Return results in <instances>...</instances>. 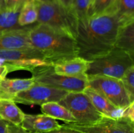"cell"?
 I'll return each instance as SVG.
<instances>
[{
	"label": "cell",
	"instance_id": "cell-1",
	"mask_svg": "<svg viewBox=\"0 0 134 133\" xmlns=\"http://www.w3.org/2000/svg\"><path fill=\"white\" fill-rule=\"evenodd\" d=\"M120 26L115 13L99 14L79 20L75 37L78 56L92 61L109 53L115 48Z\"/></svg>",
	"mask_w": 134,
	"mask_h": 133
},
{
	"label": "cell",
	"instance_id": "cell-2",
	"mask_svg": "<svg viewBox=\"0 0 134 133\" xmlns=\"http://www.w3.org/2000/svg\"><path fill=\"white\" fill-rule=\"evenodd\" d=\"M31 46L43 55L51 65L78 56L75 39L45 25L35 23L28 31Z\"/></svg>",
	"mask_w": 134,
	"mask_h": 133
},
{
	"label": "cell",
	"instance_id": "cell-3",
	"mask_svg": "<svg viewBox=\"0 0 134 133\" xmlns=\"http://www.w3.org/2000/svg\"><path fill=\"white\" fill-rule=\"evenodd\" d=\"M37 23L45 25L75 39L78 20L71 8L56 0H37Z\"/></svg>",
	"mask_w": 134,
	"mask_h": 133
},
{
	"label": "cell",
	"instance_id": "cell-4",
	"mask_svg": "<svg viewBox=\"0 0 134 133\" xmlns=\"http://www.w3.org/2000/svg\"><path fill=\"white\" fill-rule=\"evenodd\" d=\"M133 65V56L115 48L107 54L90 61L86 74L120 79L124 72Z\"/></svg>",
	"mask_w": 134,
	"mask_h": 133
},
{
	"label": "cell",
	"instance_id": "cell-5",
	"mask_svg": "<svg viewBox=\"0 0 134 133\" xmlns=\"http://www.w3.org/2000/svg\"><path fill=\"white\" fill-rule=\"evenodd\" d=\"M35 82L68 92H82L88 86V76L71 77L60 75L54 72L52 65H43L30 71Z\"/></svg>",
	"mask_w": 134,
	"mask_h": 133
},
{
	"label": "cell",
	"instance_id": "cell-6",
	"mask_svg": "<svg viewBox=\"0 0 134 133\" xmlns=\"http://www.w3.org/2000/svg\"><path fill=\"white\" fill-rule=\"evenodd\" d=\"M58 102L67 108L77 123L81 125L94 123L103 117L83 92H69Z\"/></svg>",
	"mask_w": 134,
	"mask_h": 133
},
{
	"label": "cell",
	"instance_id": "cell-7",
	"mask_svg": "<svg viewBox=\"0 0 134 133\" xmlns=\"http://www.w3.org/2000/svg\"><path fill=\"white\" fill-rule=\"evenodd\" d=\"M88 86L117 108H124L132 102L120 79L103 76H88Z\"/></svg>",
	"mask_w": 134,
	"mask_h": 133
},
{
	"label": "cell",
	"instance_id": "cell-8",
	"mask_svg": "<svg viewBox=\"0 0 134 133\" xmlns=\"http://www.w3.org/2000/svg\"><path fill=\"white\" fill-rule=\"evenodd\" d=\"M0 59H3V65L10 69L15 70H28L43 65H51L43 55L34 47L24 49L6 50L0 51Z\"/></svg>",
	"mask_w": 134,
	"mask_h": 133
},
{
	"label": "cell",
	"instance_id": "cell-9",
	"mask_svg": "<svg viewBox=\"0 0 134 133\" xmlns=\"http://www.w3.org/2000/svg\"><path fill=\"white\" fill-rule=\"evenodd\" d=\"M62 125L81 133H134V123L124 118L112 119L103 116L99 121L88 125L65 123Z\"/></svg>",
	"mask_w": 134,
	"mask_h": 133
},
{
	"label": "cell",
	"instance_id": "cell-10",
	"mask_svg": "<svg viewBox=\"0 0 134 133\" xmlns=\"http://www.w3.org/2000/svg\"><path fill=\"white\" fill-rule=\"evenodd\" d=\"M68 91L35 83L27 89L18 93L13 100L27 105H42L51 102H59Z\"/></svg>",
	"mask_w": 134,
	"mask_h": 133
},
{
	"label": "cell",
	"instance_id": "cell-11",
	"mask_svg": "<svg viewBox=\"0 0 134 133\" xmlns=\"http://www.w3.org/2000/svg\"><path fill=\"white\" fill-rule=\"evenodd\" d=\"M33 25L0 33V51L32 48L28 31Z\"/></svg>",
	"mask_w": 134,
	"mask_h": 133
},
{
	"label": "cell",
	"instance_id": "cell-12",
	"mask_svg": "<svg viewBox=\"0 0 134 133\" xmlns=\"http://www.w3.org/2000/svg\"><path fill=\"white\" fill-rule=\"evenodd\" d=\"M21 127L28 132L44 133L62 128L55 119L42 113L32 115L25 113Z\"/></svg>",
	"mask_w": 134,
	"mask_h": 133
},
{
	"label": "cell",
	"instance_id": "cell-13",
	"mask_svg": "<svg viewBox=\"0 0 134 133\" xmlns=\"http://www.w3.org/2000/svg\"><path fill=\"white\" fill-rule=\"evenodd\" d=\"M82 92L89 98L96 109L104 117L112 119L122 118L123 112L125 108L115 106L103 95L88 86Z\"/></svg>",
	"mask_w": 134,
	"mask_h": 133
},
{
	"label": "cell",
	"instance_id": "cell-14",
	"mask_svg": "<svg viewBox=\"0 0 134 133\" xmlns=\"http://www.w3.org/2000/svg\"><path fill=\"white\" fill-rule=\"evenodd\" d=\"M90 61L80 56L71 57L53 64L54 72L60 75L71 77L87 76L86 72L89 67Z\"/></svg>",
	"mask_w": 134,
	"mask_h": 133
},
{
	"label": "cell",
	"instance_id": "cell-15",
	"mask_svg": "<svg viewBox=\"0 0 134 133\" xmlns=\"http://www.w3.org/2000/svg\"><path fill=\"white\" fill-rule=\"evenodd\" d=\"M35 80L31 78H4L0 81V99H11L18 93L27 89L35 84Z\"/></svg>",
	"mask_w": 134,
	"mask_h": 133
},
{
	"label": "cell",
	"instance_id": "cell-16",
	"mask_svg": "<svg viewBox=\"0 0 134 133\" xmlns=\"http://www.w3.org/2000/svg\"><path fill=\"white\" fill-rule=\"evenodd\" d=\"M25 113L11 99H0V119L16 126H20Z\"/></svg>",
	"mask_w": 134,
	"mask_h": 133
},
{
	"label": "cell",
	"instance_id": "cell-17",
	"mask_svg": "<svg viewBox=\"0 0 134 133\" xmlns=\"http://www.w3.org/2000/svg\"><path fill=\"white\" fill-rule=\"evenodd\" d=\"M115 48L134 56V22L119 26Z\"/></svg>",
	"mask_w": 134,
	"mask_h": 133
},
{
	"label": "cell",
	"instance_id": "cell-18",
	"mask_svg": "<svg viewBox=\"0 0 134 133\" xmlns=\"http://www.w3.org/2000/svg\"><path fill=\"white\" fill-rule=\"evenodd\" d=\"M41 112L55 119H60L65 123H77L74 116L67 108L58 102H51L41 105Z\"/></svg>",
	"mask_w": 134,
	"mask_h": 133
},
{
	"label": "cell",
	"instance_id": "cell-19",
	"mask_svg": "<svg viewBox=\"0 0 134 133\" xmlns=\"http://www.w3.org/2000/svg\"><path fill=\"white\" fill-rule=\"evenodd\" d=\"M37 0H26L20 10L18 25L26 27L37 23Z\"/></svg>",
	"mask_w": 134,
	"mask_h": 133
},
{
	"label": "cell",
	"instance_id": "cell-20",
	"mask_svg": "<svg viewBox=\"0 0 134 133\" xmlns=\"http://www.w3.org/2000/svg\"><path fill=\"white\" fill-rule=\"evenodd\" d=\"M118 3L119 0H92L89 8L88 17L109 13L116 14Z\"/></svg>",
	"mask_w": 134,
	"mask_h": 133
},
{
	"label": "cell",
	"instance_id": "cell-21",
	"mask_svg": "<svg viewBox=\"0 0 134 133\" xmlns=\"http://www.w3.org/2000/svg\"><path fill=\"white\" fill-rule=\"evenodd\" d=\"M20 10L5 9L0 12V33L24 27H20L18 23Z\"/></svg>",
	"mask_w": 134,
	"mask_h": 133
},
{
	"label": "cell",
	"instance_id": "cell-22",
	"mask_svg": "<svg viewBox=\"0 0 134 133\" xmlns=\"http://www.w3.org/2000/svg\"><path fill=\"white\" fill-rule=\"evenodd\" d=\"M120 25L134 22V0H119L116 13Z\"/></svg>",
	"mask_w": 134,
	"mask_h": 133
},
{
	"label": "cell",
	"instance_id": "cell-23",
	"mask_svg": "<svg viewBox=\"0 0 134 133\" xmlns=\"http://www.w3.org/2000/svg\"><path fill=\"white\" fill-rule=\"evenodd\" d=\"M92 0H73L70 8L79 20L88 18L89 8Z\"/></svg>",
	"mask_w": 134,
	"mask_h": 133
},
{
	"label": "cell",
	"instance_id": "cell-24",
	"mask_svg": "<svg viewBox=\"0 0 134 133\" xmlns=\"http://www.w3.org/2000/svg\"><path fill=\"white\" fill-rule=\"evenodd\" d=\"M134 65L130 67L120 78L131 102L134 101Z\"/></svg>",
	"mask_w": 134,
	"mask_h": 133
},
{
	"label": "cell",
	"instance_id": "cell-25",
	"mask_svg": "<svg viewBox=\"0 0 134 133\" xmlns=\"http://www.w3.org/2000/svg\"><path fill=\"white\" fill-rule=\"evenodd\" d=\"M26 0H5V8L9 10H20Z\"/></svg>",
	"mask_w": 134,
	"mask_h": 133
},
{
	"label": "cell",
	"instance_id": "cell-26",
	"mask_svg": "<svg viewBox=\"0 0 134 133\" xmlns=\"http://www.w3.org/2000/svg\"><path fill=\"white\" fill-rule=\"evenodd\" d=\"M134 101L132 102L128 106L126 107L124 110L122 115V118L130 120L134 123Z\"/></svg>",
	"mask_w": 134,
	"mask_h": 133
},
{
	"label": "cell",
	"instance_id": "cell-27",
	"mask_svg": "<svg viewBox=\"0 0 134 133\" xmlns=\"http://www.w3.org/2000/svg\"><path fill=\"white\" fill-rule=\"evenodd\" d=\"M7 133H28V132L22 129L21 126H16L9 123Z\"/></svg>",
	"mask_w": 134,
	"mask_h": 133
},
{
	"label": "cell",
	"instance_id": "cell-28",
	"mask_svg": "<svg viewBox=\"0 0 134 133\" xmlns=\"http://www.w3.org/2000/svg\"><path fill=\"white\" fill-rule=\"evenodd\" d=\"M44 133H81L78 131L76 130H72V129H68V128H65L64 126H62L61 129H57V130H52V131L48 132H44Z\"/></svg>",
	"mask_w": 134,
	"mask_h": 133
},
{
	"label": "cell",
	"instance_id": "cell-29",
	"mask_svg": "<svg viewBox=\"0 0 134 133\" xmlns=\"http://www.w3.org/2000/svg\"><path fill=\"white\" fill-rule=\"evenodd\" d=\"M9 72H10V70L7 66L5 65H0V81L6 78V76Z\"/></svg>",
	"mask_w": 134,
	"mask_h": 133
},
{
	"label": "cell",
	"instance_id": "cell-30",
	"mask_svg": "<svg viewBox=\"0 0 134 133\" xmlns=\"http://www.w3.org/2000/svg\"><path fill=\"white\" fill-rule=\"evenodd\" d=\"M9 123L0 119V133H7Z\"/></svg>",
	"mask_w": 134,
	"mask_h": 133
},
{
	"label": "cell",
	"instance_id": "cell-31",
	"mask_svg": "<svg viewBox=\"0 0 134 133\" xmlns=\"http://www.w3.org/2000/svg\"><path fill=\"white\" fill-rule=\"evenodd\" d=\"M56 1H57L58 2H59L60 3H61L62 5L65 6V7L70 8L73 0H56Z\"/></svg>",
	"mask_w": 134,
	"mask_h": 133
},
{
	"label": "cell",
	"instance_id": "cell-32",
	"mask_svg": "<svg viewBox=\"0 0 134 133\" xmlns=\"http://www.w3.org/2000/svg\"><path fill=\"white\" fill-rule=\"evenodd\" d=\"M5 9L6 8H5V0H0V12L5 10Z\"/></svg>",
	"mask_w": 134,
	"mask_h": 133
},
{
	"label": "cell",
	"instance_id": "cell-33",
	"mask_svg": "<svg viewBox=\"0 0 134 133\" xmlns=\"http://www.w3.org/2000/svg\"><path fill=\"white\" fill-rule=\"evenodd\" d=\"M40 1H47V0H40Z\"/></svg>",
	"mask_w": 134,
	"mask_h": 133
},
{
	"label": "cell",
	"instance_id": "cell-34",
	"mask_svg": "<svg viewBox=\"0 0 134 133\" xmlns=\"http://www.w3.org/2000/svg\"><path fill=\"white\" fill-rule=\"evenodd\" d=\"M28 133H37V132H28Z\"/></svg>",
	"mask_w": 134,
	"mask_h": 133
}]
</instances>
